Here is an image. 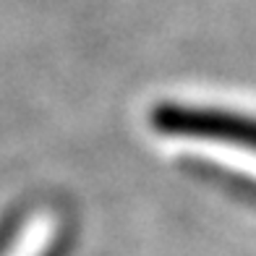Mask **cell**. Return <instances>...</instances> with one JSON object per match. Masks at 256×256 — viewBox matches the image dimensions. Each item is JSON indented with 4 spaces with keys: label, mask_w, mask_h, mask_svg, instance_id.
I'll return each instance as SVG.
<instances>
[{
    "label": "cell",
    "mask_w": 256,
    "mask_h": 256,
    "mask_svg": "<svg viewBox=\"0 0 256 256\" xmlns=\"http://www.w3.org/2000/svg\"><path fill=\"white\" fill-rule=\"evenodd\" d=\"M152 134L183 152L232 146L256 152V118L194 102H160L149 112Z\"/></svg>",
    "instance_id": "6da1fadb"
},
{
    "label": "cell",
    "mask_w": 256,
    "mask_h": 256,
    "mask_svg": "<svg viewBox=\"0 0 256 256\" xmlns=\"http://www.w3.org/2000/svg\"><path fill=\"white\" fill-rule=\"evenodd\" d=\"M188 170H196V176L206 178L209 183H217L230 196L256 206V180L254 178L236 172V170H228V168H214V165H188Z\"/></svg>",
    "instance_id": "7a4b0ae2"
}]
</instances>
